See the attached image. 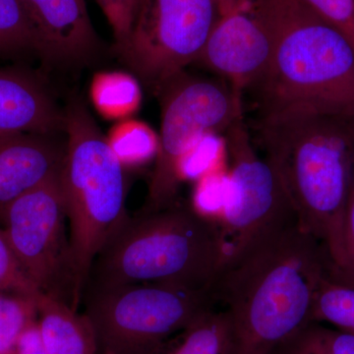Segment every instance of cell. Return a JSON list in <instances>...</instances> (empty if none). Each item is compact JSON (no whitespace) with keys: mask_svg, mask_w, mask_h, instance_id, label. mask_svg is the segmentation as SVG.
Segmentation results:
<instances>
[{"mask_svg":"<svg viewBox=\"0 0 354 354\" xmlns=\"http://www.w3.org/2000/svg\"><path fill=\"white\" fill-rule=\"evenodd\" d=\"M106 141L125 169L148 165L160 152V135L143 121L125 120L111 130Z\"/></svg>","mask_w":354,"mask_h":354,"instance_id":"18","label":"cell"},{"mask_svg":"<svg viewBox=\"0 0 354 354\" xmlns=\"http://www.w3.org/2000/svg\"><path fill=\"white\" fill-rule=\"evenodd\" d=\"M312 322L328 323L354 335V286L328 276L317 293Z\"/></svg>","mask_w":354,"mask_h":354,"instance_id":"22","label":"cell"},{"mask_svg":"<svg viewBox=\"0 0 354 354\" xmlns=\"http://www.w3.org/2000/svg\"><path fill=\"white\" fill-rule=\"evenodd\" d=\"M66 153L59 179L69 221L78 307L102 247L127 218L125 169L80 97L64 109Z\"/></svg>","mask_w":354,"mask_h":354,"instance_id":"5","label":"cell"},{"mask_svg":"<svg viewBox=\"0 0 354 354\" xmlns=\"http://www.w3.org/2000/svg\"><path fill=\"white\" fill-rule=\"evenodd\" d=\"M113 29L115 48L127 39L131 20L132 0H97Z\"/></svg>","mask_w":354,"mask_h":354,"instance_id":"27","label":"cell"},{"mask_svg":"<svg viewBox=\"0 0 354 354\" xmlns=\"http://www.w3.org/2000/svg\"><path fill=\"white\" fill-rule=\"evenodd\" d=\"M241 0H216L220 16L225 15L232 10Z\"/></svg>","mask_w":354,"mask_h":354,"instance_id":"30","label":"cell"},{"mask_svg":"<svg viewBox=\"0 0 354 354\" xmlns=\"http://www.w3.org/2000/svg\"><path fill=\"white\" fill-rule=\"evenodd\" d=\"M44 64L79 67L99 55L101 41L85 0H19Z\"/></svg>","mask_w":354,"mask_h":354,"instance_id":"12","label":"cell"},{"mask_svg":"<svg viewBox=\"0 0 354 354\" xmlns=\"http://www.w3.org/2000/svg\"><path fill=\"white\" fill-rule=\"evenodd\" d=\"M90 97L102 118L125 120L138 111L143 94L136 77L127 72L104 71L93 78Z\"/></svg>","mask_w":354,"mask_h":354,"instance_id":"16","label":"cell"},{"mask_svg":"<svg viewBox=\"0 0 354 354\" xmlns=\"http://www.w3.org/2000/svg\"><path fill=\"white\" fill-rule=\"evenodd\" d=\"M344 243L348 272L342 283L354 286V167L344 218Z\"/></svg>","mask_w":354,"mask_h":354,"instance_id":"28","label":"cell"},{"mask_svg":"<svg viewBox=\"0 0 354 354\" xmlns=\"http://www.w3.org/2000/svg\"><path fill=\"white\" fill-rule=\"evenodd\" d=\"M38 327L48 354H97L90 319L66 302L41 292L37 298Z\"/></svg>","mask_w":354,"mask_h":354,"instance_id":"15","label":"cell"},{"mask_svg":"<svg viewBox=\"0 0 354 354\" xmlns=\"http://www.w3.org/2000/svg\"><path fill=\"white\" fill-rule=\"evenodd\" d=\"M83 297L99 348L109 354H158L171 337L218 308L212 288L155 283L88 286Z\"/></svg>","mask_w":354,"mask_h":354,"instance_id":"6","label":"cell"},{"mask_svg":"<svg viewBox=\"0 0 354 354\" xmlns=\"http://www.w3.org/2000/svg\"><path fill=\"white\" fill-rule=\"evenodd\" d=\"M64 109L34 70L22 64L0 67V136L64 133Z\"/></svg>","mask_w":354,"mask_h":354,"instance_id":"14","label":"cell"},{"mask_svg":"<svg viewBox=\"0 0 354 354\" xmlns=\"http://www.w3.org/2000/svg\"><path fill=\"white\" fill-rule=\"evenodd\" d=\"M59 174L14 201L2 223L14 252L39 290L77 310Z\"/></svg>","mask_w":354,"mask_h":354,"instance_id":"10","label":"cell"},{"mask_svg":"<svg viewBox=\"0 0 354 354\" xmlns=\"http://www.w3.org/2000/svg\"><path fill=\"white\" fill-rule=\"evenodd\" d=\"M272 55L255 91L261 116L304 111L354 118V48L302 0H252Z\"/></svg>","mask_w":354,"mask_h":354,"instance_id":"3","label":"cell"},{"mask_svg":"<svg viewBox=\"0 0 354 354\" xmlns=\"http://www.w3.org/2000/svg\"><path fill=\"white\" fill-rule=\"evenodd\" d=\"M37 320V298L0 292V354H14L20 335Z\"/></svg>","mask_w":354,"mask_h":354,"instance_id":"23","label":"cell"},{"mask_svg":"<svg viewBox=\"0 0 354 354\" xmlns=\"http://www.w3.org/2000/svg\"><path fill=\"white\" fill-rule=\"evenodd\" d=\"M271 55L269 32L254 10L252 0H241L218 18L196 62L243 97L265 73Z\"/></svg>","mask_w":354,"mask_h":354,"instance_id":"11","label":"cell"},{"mask_svg":"<svg viewBox=\"0 0 354 354\" xmlns=\"http://www.w3.org/2000/svg\"><path fill=\"white\" fill-rule=\"evenodd\" d=\"M225 136L230 195L218 223L223 249L221 271L268 237L298 223L278 172L254 149L244 116L230 125Z\"/></svg>","mask_w":354,"mask_h":354,"instance_id":"7","label":"cell"},{"mask_svg":"<svg viewBox=\"0 0 354 354\" xmlns=\"http://www.w3.org/2000/svg\"><path fill=\"white\" fill-rule=\"evenodd\" d=\"M271 354H354V335L311 322L298 330Z\"/></svg>","mask_w":354,"mask_h":354,"instance_id":"21","label":"cell"},{"mask_svg":"<svg viewBox=\"0 0 354 354\" xmlns=\"http://www.w3.org/2000/svg\"><path fill=\"white\" fill-rule=\"evenodd\" d=\"M230 195V171L225 167L195 181L190 205L203 218L218 225L227 208Z\"/></svg>","mask_w":354,"mask_h":354,"instance_id":"24","label":"cell"},{"mask_svg":"<svg viewBox=\"0 0 354 354\" xmlns=\"http://www.w3.org/2000/svg\"><path fill=\"white\" fill-rule=\"evenodd\" d=\"M267 160L278 172L298 223L324 247L332 277L348 272L344 218L354 167V118L304 111L261 116Z\"/></svg>","mask_w":354,"mask_h":354,"instance_id":"2","label":"cell"},{"mask_svg":"<svg viewBox=\"0 0 354 354\" xmlns=\"http://www.w3.org/2000/svg\"><path fill=\"white\" fill-rule=\"evenodd\" d=\"M230 330L227 311L216 308L171 337L158 354H225Z\"/></svg>","mask_w":354,"mask_h":354,"instance_id":"17","label":"cell"},{"mask_svg":"<svg viewBox=\"0 0 354 354\" xmlns=\"http://www.w3.org/2000/svg\"><path fill=\"white\" fill-rule=\"evenodd\" d=\"M162 106L160 152L149 185L145 209H162L176 202L179 183L176 165L191 142L209 131L225 134L244 116L243 97L227 81L187 75L184 71L158 88Z\"/></svg>","mask_w":354,"mask_h":354,"instance_id":"8","label":"cell"},{"mask_svg":"<svg viewBox=\"0 0 354 354\" xmlns=\"http://www.w3.org/2000/svg\"><path fill=\"white\" fill-rule=\"evenodd\" d=\"M38 57L36 38L19 0H0V59Z\"/></svg>","mask_w":354,"mask_h":354,"instance_id":"20","label":"cell"},{"mask_svg":"<svg viewBox=\"0 0 354 354\" xmlns=\"http://www.w3.org/2000/svg\"><path fill=\"white\" fill-rule=\"evenodd\" d=\"M14 354H48L39 334L38 320L20 335Z\"/></svg>","mask_w":354,"mask_h":354,"instance_id":"29","label":"cell"},{"mask_svg":"<svg viewBox=\"0 0 354 354\" xmlns=\"http://www.w3.org/2000/svg\"><path fill=\"white\" fill-rule=\"evenodd\" d=\"M228 167V150L225 134L209 131L200 135L184 151L176 165L179 183L195 181Z\"/></svg>","mask_w":354,"mask_h":354,"instance_id":"19","label":"cell"},{"mask_svg":"<svg viewBox=\"0 0 354 354\" xmlns=\"http://www.w3.org/2000/svg\"><path fill=\"white\" fill-rule=\"evenodd\" d=\"M104 354H109V353H104Z\"/></svg>","mask_w":354,"mask_h":354,"instance_id":"32","label":"cell"},{"mask_svg":"<svg viewBox=\"0 0 354 354\" xmlns=\"http://www.w3.org/2000/svg\"><path fill=\"white\" fill-rule=\"evenodd\" d=\"M137 2H138V0H132V10H133V8H134L135 4H136Z\"/></svg>","mask_w":354,"mask_h":354,"instance_id":"31","label":"cell"},{"mask_svg":"<svg viewBox=\"0 0 354 354\" xmlns=\"http://www.w3.org/2000/svg\"><path fill=\"white\" fill-rule=\"evenodd\" d=\"M319 17L341 32L354 48V0H302Z\"/></svg>","mask_w":354,"mask_h":354,"instance_id":"26","label":"cell"},{"mask_svg":"<svg viewBox=\"0 0 354 354\" xmlns=\"http://www.w3.org/2000/svg\"><path fill=\"white\" fill-rule=\"evenodd\" d=\"M330 274L325 249L298 223L221 270L212 292L230 317L225 354H271L312 322L319 288Z\"/></svg>","mask_w":354,"mask_h":354,"instance_id":"1","label":"cell"},{"mask_svg":"<svg viewBox=\"0 0 354 354\" xmlns=\"http://www.w3.org/2000/svg\"><path fill=\"white\" fill-rule=\"evenodd\" d=\"M216 0H138L121 59L158 90L196 62L220 18Z\"/></svg>","mask_w":354,"mask_h":354,"instance_id":"9","label":"cell"},{"mask_svg":"<svg viewBox=\"0 0 354 354\" xmlns=\"http://www.w3.org/2000/svg\"><path fill=\"white\" fill-rule=\"evenodd\" d=\"M221 266L218 225L176 201L127 215L97 253L86 286L155 283L209 290Z\"/></svg>","mask_w":354,"mask_h":354,"instance_id":"4","label":"cell"},{"mask_svg":"<svg viewBox=\"0 0 354 354\" xmlns=\"http://www.w3.org/2000/svg\"><path fill=\"white\" fill-rule=\"evenodd\" d=\"M0 292L17 293L32 298H38L43 292L28 276L3 227H0Z\"/></svg>","mask_w":354,"mask_h":354,"instance_id":"25","label":"cell"},{"mask_svg":"<svg viewBox=\"0 0 354 354\" xmlns=\"http://www.w3.org/2000/svg\"><path fill=\"white\" fill-rule=\"evenodd\" d=\"M57 135L15 133L0 136V223L18 198L62 171L66 140L62 142Z\"/></svg>","mask_w":354,"mask_h":354,"instance_id":"13","label":"cell"}]
</instances>
